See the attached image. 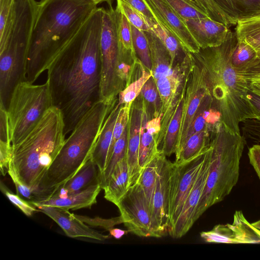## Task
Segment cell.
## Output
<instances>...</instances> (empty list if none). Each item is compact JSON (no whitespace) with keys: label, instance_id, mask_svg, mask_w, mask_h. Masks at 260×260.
Returning <instances> with one entry per match:
<instances>
[{"label":"cell","instance_id":"obj_28","mask_svg":"<svg viewBox=\"0 0 260 260\" xmlns=\"http://www.w3.org/2000/svg\"><path fill=\"white\" fill-rule=\"evenodd\" d=\"M165 156H166L160 151L146 165L142 170L138 182L145 193L152 212L153 195L158 172Z\"/></svg>","mask_w":260,"mask_h":260},{"label":"cell","instance_id":"obj_11","mask_svg":"<svg viewBox=\"0 0 260 260\" xmlns=\"http://www.w3.org/2000/svg\"><path fill=\"white\" fill-rule=\"evenodd\" d=\"M184 85L182 114L175 154L181 149L184 137L202 100L210 92L205 71L194 58L186 76Z\"/></svg>","mask_w":260,"mask_h":260},{"label":"cell","instance_id":"obj_14","mask_svg":"<svg viewBox=\"0 0 260 260\" xmlns=\"http://www.w3.org/2000/svg\"><path fill=\"white\" fill-rule=\"evenodd\" d=\"M210 144L197 178L184 201L181 213L175 225L168 232L174 238L183 236L194 223V216L208 176L210 166Z\"/></svg>","mask_w":260,"mask_h":260},{"label":"cell","instance_id":"obj_32","mask_svg":"<svg viewBox=\"0 0 260 260\" xmlns=\"http://www.w3.org/2000/svg\"><path fill=\"white\" fill-rule=\"evenodd\" d=\"M148 22L150 30L156 34L169 51L173 63L184 55L185 52L182 50L177 39L171 32L157 22H153L150 20Z\"/></svg>","mask_w":260,"mask_h":260},{"label":"cell","instance_id":"obj_6","mask_svg":"<svg viewBox=\"0 0 260 260\" xmlns=\"http://www.w3.org/2000/svg\"><path fill=\"white\" fill-rule=\"evenodd\" d=\"M144 32L151 52L152 76L162 102L158 138L159 142L161 143L194 58L192 53L185 52L183 57L173 63L169 51L156 34L151 30Z\"/></svg>","mask_w":260,"mask_h":260},{"label":"cell","instance_id":"obj_19","mask_svg":"<svg viewBox=\"0 0 260 260\" xmlns=\"http://www.w3.org/2000/svg\"><path fill=\"white\" fill-rule=\"evenodd\" d=\"M38 211L42 212L53 219L69 237H86L100 241H105L109 238V236L98 232L73 217L68 210L43 206L38 207Z\"/></svg>","mask_w":260,"mask_h":260},{"label":"cell","instance_id":"obj_42","mask_svg":"<svg viewBox=\"0 0 260 260\" xmlns=\"http://www.w3.org/2000/svg\"><path fill=\"white\" fill-rule=\"evenodd\" d=\"M71 215L83 222L90 225L94 226H99L109 231L113 228L115 225L120 223H123V221L121 216L114 217L110 219H104L100 217L94 218H90L87 216H80L71 213Z\"/></svg>","mask_w":260,"mask_h":260},{"label":"cell","instance_id":"obj_4","mask_svg":"<svg viewBox=\"0 0 260 260\" xmlns=\"http://www.w3.org/2000/svg\"><path fill=\"white\" fill-rule=\"evenodd\" d=\"M63 115L52 106L23 138L11 144L9 168L34 192L66 141Z\"/></svg>","mask_w":260,"mask_h":260},{"label":"cell","instance_id":"obj_50","mask_svg":"<svg viewBox=\"0 0 260 260\" xmlns=\"http://www.w3.org/2000/svg\"><path fill=\"white\" fill-rule=\"evenodd\" d=\"M249 88L253 91L260 94V80L250 81Z\"/></svg>","mask_w":260,"mask_h":260},{"label":"cell","instance_id":"obj_1","mask_svg":"<svg viewBox=\"0 0 260 260\" xmlns=\"http://www.w3.org/2000/svg\"><path fill=\"white\" fill-rule=\"evenodd\" d=\"M104 9L92 13L46 70L53 105L62 112L66 135L100 99Z\"/></svg>","mask_w":260,"mask_h":260},{"label":"cell","instance_id":"obj_22","mask_svg":"<svg viewBox=\"0 0 260 260\" xmlns=\"http://www.w3.org/2000/svg\"><path fill=\"white\" fill-rule=\"evenodd\" d=\"M99 174L97 166L90 158L72 178L60 186L53 196H62L75 193L99 183Z\"/></svg>","mask_w":260,"mask_h":260},{"label":"cell","instance_id":"obj_29","mask_svg":"<svg viewBox=\"0 0 260 260\" xmlns=\"http://www.w3.org/2000/svg\"><path fill=\"white\" fill-rule=\"evenodd\" d=\"M127 143V126L121 137L115 142L112 153L107 162L105 170L99 174V183L104 189L115 170L117 164L126 156Z\"/></svg>","mask_w":260,"mask_h":260},{"label":"cell","instance_id":"obj_46","mask_svg":"<svg viewBox=\"0 0 260 260\" xmlns=\"http://www.w3.org/2000/svg\"><path fill=\"white\" fill-rule=\"evenodd\" d=\"M138 11L152 22H157L154 15L144 0H121Z\"/></svg>","mask_w":260,"mask_h":260},{"label":"cell","instance_id":"obj_31","mask_svg":"<svg viewBox=\"0 0 260 260\" xmlns=\"http://www.w3.org/2000/svg\"><path fill=\"white\" fill-rule=\"evenodd\" d=\"M208 17L226 25H236L237 22L229 17L213 0H184Z\"/></svg>","mask_w":260,"mask_h":260},{"label":"cell","instance_id":"obj_51","mask_svg":"<svg viewBox=\"0 0 260 260\" xmlns=\"http://www.w3.org/2000/svg\"><path fill=\"white\" fill-rule=\"evenodd\" d=\"M95 3L98 5L100 3L106 2L110 6H111V3L113 0H93Z\"/></svg>","mask_w":260,"mask_h":260},{"label":"cell","instance_id":"obj_43","mask_svg":"<svg viewBox=\"0 0 260 260\" xmlns=\"http://www.w3.org/2000/svg\"><path fill=\"white\" fill-rule=\"evenodd\" d=\"M242 122V131L244 136L254 142H260V120L247 119Z\"/></svg>","mask_w":260,"mask_h":260},{"label":"cell","instance_id":"obj_53","mask_svg":"<svg viewBox=\"0 0 260 260\" xmlns=\"http://www.w3.org/2000/svg\"><path fill=\"white\" fill-rule=\"evenodd\" d=\"M257 55V58L260 60V48L256 50Z\"/></svg>","mask_w":260,"mask_h":260},{"label":"cell","instance_id":"obj_36","mask_svg":"<svg viewBox=\"0 0 260 260\" xmlns=\"http://www.w3.org/2000/svg\"><path fill=\"white\" fill-rule=\"evenodd\" d=\"M116 7L125 16L132 25L143 31L150 30L149 19L128 4L121 0H117Z\"/></svg>","mask_w":260,"mask_h":260},{"label":"cell","instance_id":"obj_44","mask_svg":"<svg viewBox=\"0 0 260 260\" xmlns=\"http://www.w3.org/2000/svg\"><path fill=\"white\" fill-rule=\"evenodd\" d=\"M8 173L14 182L17 194L28 200L29 201H34L35 197L32 190L18 179L11 168H9Z\"/></svg>","mask_w":260,"mask_h":260},{"label":"cell","instance_id":"obj_33","mask_svg":"<svg viewBox=\"0 0 260 260\" xmlns=\"http://www.w3.org/2000/svg\"><path fill=\"white\" fill-rule=\"evenodd\" d=\"M257 58L254 49L244 41L238 40L231 57L232 66L237 72L244 71Z\"/></svg>","mask_w":260,"mask_h":260},{"label":"cell","instance_id":"obj_41","mask_svg":"<svg viewBox=\"0 0 260 260\" xmlns=\"http://www.w3.org/2000/svg\"><path fill=\"white\" fill-rule=\"evenodd\" d=\"M0 188L2 192L15 206L19 208L25 215L31 216L35 212L38 211L37 207L30 201L23 200L18 194L12 192L2 182H1Z\"/></svg>","mask_w":260,"mask_h":260},{"label":"cell","instance_id":"obj_13","mask_svg":"<svg viewBox=\"0 0 260 260\" xmlns=\"http://www.w3.org/2000/svg\"><path fill=\"white\" fill-rule=\"evenodd\" d=\"M157 22L178 40L184 52L194 53L200 47L183 20L165 0H144Z\"/></svg>","mask_w":260,"mask_h":260},{"label":"cell","instance_id":"obj_40","mask_svg":"<svg viewBox=\"0 0 260 260\" xmlns=\"http://www.w3.org/2000/svg\"><path fill=\"white\" fill-rule=\"evenodd\" d=\"M165 1L185 21L208 17L202 12L184 0Z\"/></svg>","mask_w":260,"mask_h":260},{"label":"cell","instance_id":"obj_7","mask_svg":"<svg viewBox=\"0 0 260 260\" xmlns=\"http://www.w3.org/2000/svg\"><path fill=\"white\" fill-rule=\"evenodd\" d=\"M52 106L47 81L42 84L27 80L19 82L11 94L6 108L11 144L16 143L27 134Z\"/></svg>","mask_w":260,"mask_h":260},{"label":"cell","instance_id":"obj_2","mask_svg":"<svg viewBox=\"0 0 260 260\" xmlns=\"http://www.w3.org/2000/svg\"><path fill=\"white\" fill-rule=\"evenodd\" d=\"M93 0H41L36 15L26 69L34 83L98 8Z\"/></svg>","mask_w":260,"mask_h":260},{"label":"cell","instance_id":"obj_49","mask_svg":"<svg viewBox=\"0 0 260 260\" xmlns=\"http://www.w3.org/2000/svg\"><path fill=\"white\" fill-rule=\"evenodd\" d=\"M110 235L116 239H120L123 236L128 233L127 230H123L117 228H112L109 230Z\"/></svg>","mask_w":260,"mask_h":260},{"label":"cell","instance_id":"obj_23","mask_svg":"<svg viewBox=\"0 0 260 260\" xmlns=\"http://www.w3.org/2000/svg\"><path fill=\"white\" fill-rule=\"evenodd\" d=\"M130 187L128 168L125 157L117 164L104 189V198L116 205Z\"/></svg>","mask_w":260,"mask_h":260},{"label":"cell","instance_id":"obj_21","mask_svg":"<svg viewBox=\"0 0 260 260\" xmlns=\"http://www.w3.org/2000/svg\"><path fill=\"white\" fill-rule=\"evenodd\" d=\"M121 105L118 101L108 116L91 154L100 173L105 169L111 144L114 125Z\"/></svg>","mask_w":260,"mask_h":260},{"label":"cell","instance_id":"obj_18","mask_svg":"<svg viewBox=\"0 0 260 260\" xmlns=\"http://www.w3.org/2000/svg\"><path fill=\"white\" fill-rule=\"evenodd\" d=\"M186 25L200 48L216 47L226 40L229 26L208 17L185 20Z\"/></svg>","mask_w":260,"mask_h":260},{"label":"cell","instance_id":"obj_38","mask_svg":"<svg viewBox=\"0 0 260 260\" xmlns=\"http://www.w3.org/2000/svg\"><path fill=\"white\" fill-rule=\"evenodd\" d=\"M115 10L119 43L125 49L135 51L133 43L132 25L125 16L117 7Z\"/></svg>","mask_w":260,"mask_h":260},{"label":"cell","instance_id":"obj_35","mask_svg":"<svg viewBox=\"0 0 260 260\" xmlns=\"http://www.w3.org/2000/svg\"><path fill=\"white\" fill-rule=\"evenodd\" d=\"M140 95L144 101L153 108L154 116H160L162 117V102L152 75L143 86Z\"/></svg>","mask_w":260,"mask_h":260},{"label":"cell","instance_id":"obj_20","mask_svg":"<svg viewBox=\"0 0 260 260\" xmlns=\"http://www.w3.org/2000/svg\"><path fill=\"white\" fill-rule=\"evenodd\" d=\"M101 189L99 183H96L75 193L62 196H53L47 199L30 202L37 208L47 206L65 210L90 207L96 203V198Z\"/></svg>","mask_w":260,"mask_h":260},{"label":"cell","instance_id":"obj_9","mask_svg":"<svg viewBox=\"0 0 260 260\" xmlns=\"http://www.w3.org/2000/svg\"><path fill=\"white\" fill-rule=\"evenodd\" d=\"M116 206L128 232L142 237H160L149 203L138 183L128 188Z\"/></svg>","mask_w":260,"mask_h":260},{"label":"cell","instance_id":"obj_3","mask_svg":"<svg viewBox=\"0 0 260 260\" xmlns=\"http://www.w3.org/2000/svg\"><path fill=\"white\" fill-rule=\"evenodd\" d=\"M237 42L235 31L230 29L221 45L200 48L192 53L205 71L213 104L220 115L223 127L234 134H240V122L256 118L247 99L249 82L237 72L231 63Z\"/></svg>","mask_w":260,"mask_h":260},{"label":"cell","instance_id":"obj_10","mask_svg":"<svg viewBox=\"0 0 260 260\" xmlns=\"http://www.w3.org/2000/svg\"><path fill=\"white\" fill-rule=\"evenodd\" d=\"M209 147L187 161L172 162L170 177L169 230L175 225L181 213L184 201L197 178Z\"/></svg>","mask_w":260,"mask_h":260},{"label":"cell","instance_id":"obj_12","mask_svg":"<svg viewBox=\"0 0 260 260\" xmlns=\"http://www.w3.org/2000/svg\"><path fill=\"white\" fill-rule=\"evenodd\" d=\"M200 236L208 243H260V230L250 223L241 211L235 212L232 224H217L210 231L202 232Z\"/></svg>","mask_w":260,"mask_h":260},{"label":"cell","instance_id":"obj_30","mask_svg":"<svg viewBox=\"0 0 260 260\" xmlns=\"http://www.w3.org/2000/svg\"><path fill=\"white\" fill-rule=\"evenodd\" d=\"M152 75V71L140 60L134 80L119 93L118 103L120 105L132 103L140 94L143 86Z\"/></svg>","mask_w":260,"mask_h":260},{"label":"cell","instance_id":"obj_45","mask_svg":"<svg viewBox=\"0 0 260 260\" xmlns=\"http://www.w3.org/2000/svg\"><path fill=\"white\" fill-rule=\"evenodd\" d=\"M11 145L9 142L0 141V169L3 176H5L8 172Z\"/></svg>","mask_w":260,"mask_h":260},{"label":"cell","instance_id":"obj_24","mask_svg":"<svg viewBox=\"0 0 260 260\" xmlns=\"http://www.w3.org/2000/svg\"><path fill=\"white\" fill-rule=\"evenodd\" d=\"M184 91V84L160 146V150L166 156H171L173 153L175 154L176 150L182 114Z\"/></svg>","mask_w":260,"mask_h":260},{"label":"cell","instance_id":"obj_34","mask_svg":"<svg viewBox=\"0 0 260 260\" xmlns=\"http://www.w3.org/2000/svg\"><path fill=\"white\" fill-rule=\"evenodd\" d=\"M133 43L136 55L142 63L151 71V52L147 37L144 31L132 25Z\"/></svg>","mask_w":260,"mask_h":260},{"label":"cell","instance_id":"obj_17","mask_svg":"<svg viewBox=\"0 0 260 260\" xmlns=\"http://www.w3.org/2000/svg\"><path fill=\"white\" fill-rule=\"evenodd\" d=\"M161 119L160 116H154L153 108L144 100L139 150V164L141 171L146 165L161 151L158 145Z\"/></svg>","mask_w":260,"mask_h":260},{"label":"cell","instance_id":"obj_16","mask_svg":"<svg viewBox=\"0 0 260 260\" xmlns=\"http://www.w3.org/2000/svg\"><path fill=\"white\" fill-rule=\"evenodd\" d=\"M144 100L140 94L133 102L127 125L126 160L130 186L139 181L141 169L139 164V150Z\"/></svg>","mask_w":260,"mask_h":260},{"label":"cell","instance_id":"obj_25","mask_svg":"<svg viewBox=\"0 0 260 260\" xmlns=\"http://www.w3.org/2000/svg\"><path fill=\"white\" fill-rule=\"evenodd\" d=\"M230 18L237 22L260 13V0H213Z\"/></svg>","mask_w":260,"mask_h":260},{"label":"cell","instance_id":"obj_37","mask_svg":"<svg viewBox=\"0 0 260 260\" xmlns=\"http://www.w3.org/2000/svg\"><path fill=\"white\" fill-rule=\"evenodd\" d=\"M14 0H0V44L5 41L12 25Z\"/></svg>","mask_w":260,"mask_h":260},{"label":"cell","instance_id":"obj_48","mask_svg":"<svg viewBox=\"0 0 260 260\" xmlns=\"http://www.w3.org/2000/svg\"><path fill=\"white\" fill-rule=\"evenodd\" d=\"M247 99L256 116V118L260 120V94L252 91L249 88Z\"/></svg>","mask_w":260,"mask_h":260},{"label":"cell","instance_id":"obj_52","mask_svg":"<svg viewBox=\"0 0 260 260\" xmlns=\"http://www.w3.org/2000/svg\"><path fill=\"white\" fill-rule=\"evenodd\" d=\"M252 224L255 228L260 230V220H258L256 222L252 223Z\"/></svg>","mask_w":260,"mask_h":260},{"label":"cell","instance_id":"obj_15","mask_svg":"<svg viewBox=\"0 0 260 260\" xmlns=\"http://www.w3.org/2000/svg\"><path fill=\"white\" fill-rule=\"evenodd\" d=\"M172 164V162L165 156L158 170L153 195V218L160 237L168 233L170 226L169 189Z\"/></svg>","mask_w":260,"mask_h":260},{"label":"cell","instance_id":"obj_5","mask_svg":"<svg viewBox=\"0 0 260 260\" xmlns=\"http://www.w3.org/2000/svg\"><path fill=\"white\" fill-rule=\"evenodd\" d=\"M245 145L244 137L228 131L222 125L212 134L208 176L194 216V222L209 208L222 201L237 184Z\"/></svg>","mask_w":260,"mask_h":260},{"label":"cell","instance_id":"obj_47","mask_svg":"<svg viewBox=\"0 0 260 260\" xmlns=\"http://www.w3.org/2000/svg\"><path fill=\"white\" fill-rule=\"evenodd\" d=\"M248 155L250 165L260 179V145L256 144L251 147Z\"/></svg>","mask_w":260,"mask_h":260},{"label":"cell","instance_id":"obj_39","mask_svg":"<svg viewBox=\"0 0 260 260\" xmlns=\"http://www.w3.org/2000/svg\"><path fill=\"white\" fill-rule=\"evenodd\" d=\"M132 103L122 104L121 106L114 127L108 160L112 153L115 142L121 137L125 129L127 126Z\"/></svg>","mask_w":260,"mask_h":260},{"label":"cell","instance_id":"obj_26","mask_svg":"<svg viewBox=\"0 0 260 260\" xmlns=\"http://www.w3.org/2000/svg\"><path fill=\"white\" fill-rule=\"evenodd\" d=\"M212 134L203 131L190 136L181 150L175 155V163L187 161L205 151L210 146Z\"/></svg>","mask_w":260,"mask_h":260},{"label":"cell","instance_id":"obj_27","mask_svg":"<svg viewBox=\"0 0 260 260\" xmlns=\"http://www.w3.org/2000/svg\"><path fill=\"white\" fill-rule=\"evenodd\" d=\"M237 39L244 41L255 50L260 48V13L237 21Z\"/></svg>","mask_w":260,"mask_h":260},{"label":"cell","instance_id":"obj_8","mask_svg":"<svg viewBox=\"0 0 260 260\" xmlns=\"http://www.w3.org/2000/svg\"><path fill=\"white\" fill-rule=\"evenodd\" d=\"M119 42L115 9H104L100 37L101 79L100 99L114 101L122 91L118 78Z\"/></svg>","mask_w":260,"mask_h":260}]
</instances>
